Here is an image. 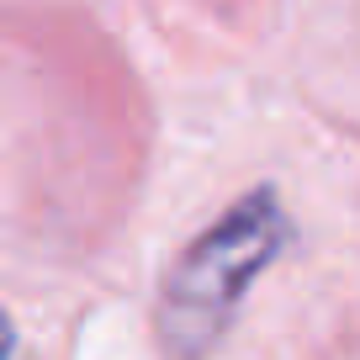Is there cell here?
I'll list each match as a JSON object with an SVG mask.
<instances>
[{"label":"cell","instance_id":"1","mask_svg":"<svg viewBox=\"0 0 360 360\" xmlns=\"http://www.w3.org/2000/svg\"><path fill=\"white\" fill-rule=\"evenodd\" d=\"M292 238H297V223L281 207L276 186L244 191L212 228H202L159 281L154 328H159L165 360L212 355L223 345V334L233 328L249 286L286 255Z\"/></svg>","mask_w":360,"mask_h":360}]
</instances>
